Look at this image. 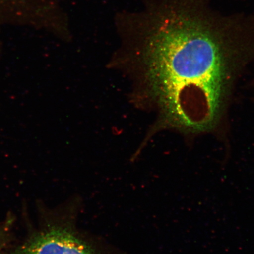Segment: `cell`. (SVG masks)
<instances>
[{
	"mask_svg": "<svg viewBox=\"0 0 254 254\" xmlns=\"http://www.w3.org/2000/svg\"><path fill=\"white\" fill-rule=\"evenodd\" d=\"M71 0H34L37 11L47 21L63 24L69 20L66 5Z\"/></svg>",
	"mask_w": 254,
	"mask_h": 254,
	"instance_id": "obj_3",
	"label": "cell"
},
{
	"mask_svg": "<svg viewBox=\"0 0 254 254\" xmlns=\"http://www.w3.org/2000/svg\"><path fill=\"white\" fill-rule=\"evenodd\" d=\"M114 23L115 58L135 66L138 95L157 114L155 127L214 129L254 57V15L223 13L211 0H143Z\"/></svg>",
	"mask_w": 254,
	"mask_h": 254,
	"instance_id": "obj_1",
	"label": "cell"
},
{
	"mask_svg": "<svg viewBox=\"0 0 254 254\" xmlns=\"http://www.w3.org/2000/svg\"><path fill=\"white\" fill-rule=\"evenodd\" d=\"M9 254H98L71 231L52 227L34 235Z\"/></svg>",
	"mask_w": 254,
	"mask_h": 254,
	"instance_id": "obj_2",
	"label": "cell"
},
{
	"mask_svg": "<svg viewBox=\"0 0 254 254\" xmlns=\"http://www.w3.org/2000/svg\"><path fill=\"white\" fill-rule=\"evenodd\" d=\"M7 229L5 226L0 228V252L4 247L7 240Z\"/></svg>",
	"mask_w": 254,
	"mask_h": 254,
	"instance_id": "obj_4",
	"label": "cell"
}]
</instances>
